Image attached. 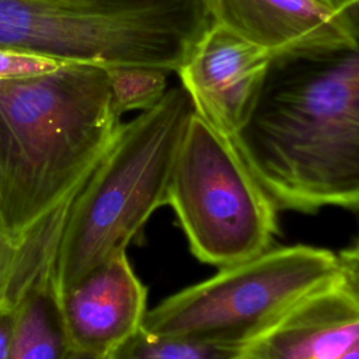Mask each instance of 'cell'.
Listing matches in <instances>:
<instances>
[{
	"label": "cell",
	"instance_id": "11",
	"mask_svg": "<svg viewBox=\"0 0 359 359\" xmlns=\"http://www.w3.org/2000/svg\"><path fill=\"white\" fill-rule=\"evenodd\" d=\"M72 351L59 294L49 278L15 304L7 359H66Z\"/></svg>",
	"mask_w": 359,
	"mask_h": 359
},
{
	"label": "cell",
	"instance_id": "15",
	"mask_svg": "<svg viewBox=\"0 0 359 359\" xmlns=\"http://www.w3.org/2000/svg\"><path fill=\"white\" fill-rule=\"evenodd\" d=\"M66 63L35 52L0 45V80L49 73Z\"/></svg>",
	"mask_w": 359,
	"mask_h": 359
},
{
	"label": "cell",
	"instance_id": "16",
	"mask_svg": "<svg viewBox=\"0 0 359 359\" xmlns=\"http://www.w3.org/2000/svg\"><path fill=\"white\" fill-rule=\"evenodd\" d=\"M14 325V307H0V359H7Z\"/></svg>",
	"mask_w": 359,
	"mask_h": 359
},
{
	"label": "cell",
	"instance_id": "1",
	"mask_svg": "<svg viewBox=\"0 0 359 359\" xmlns=\"http://www.w3.org/2000/svg\"><path fill=\"white\" fill-rule=\"evenodd\" d=\"M276 208L359 203V50L272 62L231 137Z\"/></svg>",
	"mask_w": 359,
	"mask_h": 359
},
{
	"label": "cell",
	"instance_id": "5",
	"mask_svg": "<svg viewBox=\"0 0 359 359\" xmlns=\"http://www.w3.org/2000/svg\"><path fill=\"white\" fill-rule=\"evenodd\" d=\"M339 272L338 254L330 250L302 244L269 248L168 296L146 311L142 328L244 348Z\"/></svg>",
	"mask_w": 359,
	"mask_h": 359
},
{
	"label": "cell",
	"instance_id": "19",
	"mask_svg": "<svg viewBox=\"0 0 359 359\" xmlns=\"http://www.w3.org/2000/svg\"><path fill=\"white\" fill-rule=\"evenodd\" d=\"M66 359H105V358H100L95 355H90L86 352H79V351H72Z\"/></svg>",
	"mask_w": 359,
	"mask_h": 359
},
{
	"label": "cell",
	"instance_id": "4",
	"mask_svg": "<svg viewBox=\"0 0 359 359\" xmlns=\"http://www.w3.org/2000/svg\"><path fill=\"white\" fill-rule=\"evenodd\" d=\"M210 24L203 0H0V45L102 69L177 72Z\"/></svg>",
	"mask_w": 359,
	"mask_h": 359
},
{
	"label": "cell",
	"instance_id": "12",
	"mask_svg": "<svg viewBox=\"0 0 359 359\" xmlns=\"http://www.w3.org/2000/svg\"><path fill=\"white\" fill-rule=\"evenodd\" d=\"M56 250L45 244L14 245L0 224V307H15L38 283L53 278Z\"/></svg>",
	"mask_w": 359,
	"mask_h": 359
},
{
	"label": "cell",
	"instance_id": "3",
	"mask_svg": "<svg viewBox=\"0 0 359 359\" xmlns=\"http://www.w3.org/2000/svg\"><path fill=\"white\" fill-rule=\"evenodd\" d=\"M192 115L188 94L175 86L154 107L121 125L70 203L53 265L59 296L126 251L153 212L167 205L172 167Z\"/></svg>",
	"mask_w": 359,
	"mask_h": 359
},
{
	"label": "cell",
	"instance_id": "7",
	"mask_svg": "<svg viewBox=\"0 0 359 359\" xmlns=\"http://www.w3.org/2000/svg\"><path fill=\"white\" fill-rule=\"evenodd\" d=\"M272 62L262 48L210 21L175 73L194 112L233 137L250 118Z\"/></svg>",
	"mask_w": 359,
	"mask_h": 359
},
{
	"label": "cell",
	"instance_id": "6",
	"mask_svg": "<svg viewBox=\"0 0 359 359\" xmlns=\"http://www.w3.org/2000/svg\"><path fill=\"white\" fill-rule=\"evenodd\" d=\"M192 254L219 268L271 248L276 206L231 137L195 112L182 137L167 192Z\"/></svg>",
	"mask_w": 359,
	"mask_h": 359
},
{
	"label": "cell",
	"instance_id": "13",
	"mask_svg": "<svg viewBox=\"0 0 359 359\" xmlns=\"http://www.w3.org/2000/svg\"><path fill=\"white\" fill-rule=\"evenodd\" d=\"M105 359H250L238 346L154 335L142 327Z\"/></svg>",
	"mask_w": 359,
	"mask_h": 359
},
{
	"label": "cell",
	"instance_id": "17",
	"mask_svg": "<svg viewBox=\"0 0 359 359\" xmlns=\"http://www.w3.org/2000/svg\"><path fill=\"white\" fill-rule=\"evenodd\" d=\"M323 3H325L327 6H330L331 8L341 11V13H348L352 15L358 17V6H359V0H321Z\"/></svg>",
	"mask_w": 359,
	"mask_h": 359
},
{
	"label": "cell",
	"instance_id": "18",
	"mask_svg": "<svg viewBox=\"0 0 359 359\" xmlns=\"http://www.w3.org/2000/svg\"><path fill=\"white\" fill-rule=\"evenodd\" d=\"M335 359H359V344L352 345L348 351H345L342 355H339Z\"/></svg>",
	"mask_w": 359,
	"mask_h": 359
},
{
	"label": "cell",
	"instance_id": "14",
	"mask_svg": "<svg viewBox=\"0 0 359 359\" xmlns=\"http://www.w3.org/2000/svg\"><path fill=\"white\" fill-rule=\"evenodd\" d=\"M111 101L122 116L129 111H146L154 107L167 91V70L126 65L105 69Z\"/></svg>",
	"mask_w": 359,
	"mask_h": 359
},
{
	"label": "cell",
	"instance_id": "8",
	"mask_svg": "<svg viewBox=\"0 0 359 359\" xmlns=\"http://www.w3.org/2000/svg\"><path fill=\"white\" fill-rule=\"evenodd\" d=\"M212 22L266 50L273 62L359 50L358 17L321 0H203Z\"/></svg>",
	"mask_w": 359,
	"mask_h": 359
},
{
	"label": "cell",
	"instance_id": "9",
	"mask_svg": "<svg viewBox=\"0 0 359 359\" xmlns=\"http://www.w3.org/2000/svg\"><path fill=\"white\" fill-rule=\"evenodd\" d=\"M341 272L293 304L243 349L250 359H335L359 344V250L338 252Z\"/></svg>",
	"mask_w": 359,
	"mask_h": 359
},
{
	"label": "cell",
	"instance_id": "10",
	"mask_svg": "<svg viewBox=\"0 0 359 359\" xmlns=\"http://www.w3.org/2000/svg\"><path fill=\"white\" fill-rule=\"evenodd\" d=\"M59 300L72 349L100 358L135 334L147 311V290L126 251L93 268Z\"/></svg>",
	"mask_w": 359,
	"mask_h": 359
},
{
	"label": "cell",
	"instance_id": "2",
	"mask_svg": "<svg viewBox=\"0 0 359 359\" xmlns=\"http://www.w3.org/2000/svg\"><path fill=\"white\" fill-rule=\"evenodd\" d=\"M121 125L102 67L0 80V224L14 245L79 191Z\"/></svg>",
	"mask_w": 359,
	"mask_h": 359
}]
</instances>
